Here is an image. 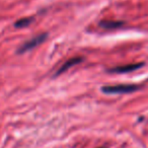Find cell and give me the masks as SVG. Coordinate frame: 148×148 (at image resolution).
<instances>
[{"instance_id":"cell-1","label":"cell","mask_w":148,"mask_h":148,"mask_svg":"<svg viewBox=\"0 0 148 148\" xmlns=\"http://www.w3.org/2000/svg\"><path fill=\"white\" fill-rule=\"evenodd\" d=\"M140 89L139 85L136 84H118V85H107L101 87V90L109 95H119V93H131Z\"/></svg>"},{"instance_id":"cell-2","label":"cell","mask_w":148,"mask_h":148,"mask_svg":"<svg viewBox=\"0 0 148 148\" xmlns=\"http://www.w3.org/2000/svg\"><path fill=\"white\" fill-rule=\"evenodd\" d=\"M48 37V34H41V35H38L36 37H34L33 39L29 40L27 42H25V44L21 46L17 50V53L18 54H23L25 52L29 51V50L34 49V48L38 47L39 45H41L43 42L46 41Z\"/></svg>"},{"instance_id":"cell-3","label":"cell","mask_w":148,"mask_h":148,"mask_svg":"<svg viewBox=\"0 0 148 148\" xmlns=\"http://www.w3.org/2000/svg\"><path fill=\"white\" fill-rule=\"evenodd\" d=\"M144 64L143 63H134V64H128V65L123 66H118V67H114L110 69V72H114V73H127V72H131L134 70H137L141 68Z\"/></svg>"},{"instance_id":"cell-4","label":"cell","mask_w":148,"mask_h":148,"mask_svg":"<svg viewBox=\"0 0 148 148\" xmlns=\"http://www.w3.org/2000/svg\"><path fill=\"white\" fill-rule=\"evenodd\" d=\"M82 61H83V59L81 57H74V58H71V59L67 60V61H66L65 63H64L63 65H62L61 67L59 68V70L57 71L56 75H59V74L64 73V72L67 71L68 69H70V68H71L72 66L77 65V64L81 63Z\"/></svg>"},{"instance_id":"cell-5","label":"cell","mask_w":148,"mask_h":148,"mask_svg":"<svg viewBox=\"0 0 148 148\" xmlns=\"http://www.w3.org/2000/svg\"><path fill=\"white\" fill-rule=\"evenodd\" d=\"M124 25L123 21H103L99 23V27L106 29H119Z\"/></svg>"},{"instance_id":"cell-6","label":"cell","mask_w":148,"mask_h":148,"mask_svg":"<svg viewBox=\"0 0 148 148\" xmlns=\"http://www.w3.org/2000/svg\"><path fill=\"white\" fill-rule=\"evenodd\" d=\"M34 21V17H25V18H21L14 23L15 27H18V29H21V27H25L27 25H29Z\"/></svg>"}]
</instances>
